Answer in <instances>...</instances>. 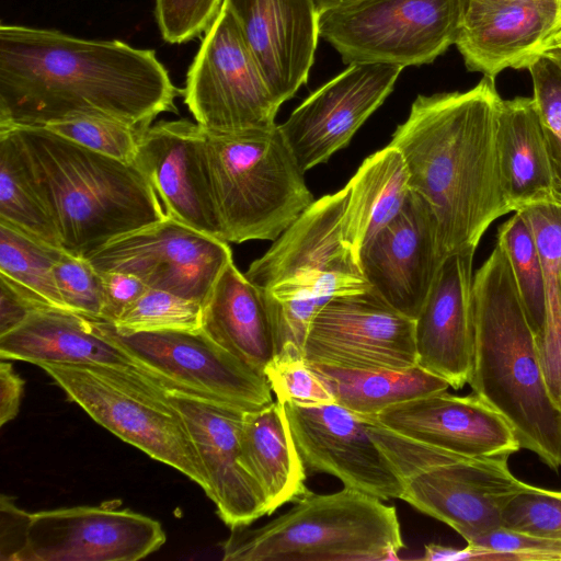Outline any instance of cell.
Segmentation results:
<instances>
[{"instance_id": "6da1fadb", "label": "cell", "mask_w": 561, "mask_h": 561, "mask_svg": "<svg viewBox=\"0 0 561 561\" xmlns=\"http://www.w3.org/2000/svg\"><path fill=\"white\" fill-rule=\"evenodd\" d=\"M178 94L153 50L0 25V128L102 116L145 130Z\"/></svg>"}, {"instance_id": "7a4b0ae2", "label": "cell", "mask_w": 561, "mask_h": 561, "mask_svg": "<svg viewBox=\"0 0 561 561\" xmlns=\"http://www.w3.org/2000/svg\"><path fill=\"white\" fill-rule=\"evenodd\" d=\"M494 79L465 92L419 95L389 142L405 162L410 190L431 206L444 252H476L512 211L501 171Z\"/></svg>"}, {"instance_id": "3957f363", "label": "cell", "mask_w": 561, "mask_h": 561, "mask_svg": "<svg viewBox=\"0 0 561 561\" xmlns=\"http://www.w3.org/2000/svg\"><path fill=\"white\" fill-rule=\"evenodd\" d=\"M471 311L468 385L472 393L506 419L522 448L558 470L561 467V411L547 389L537 334L499 238L473 274Z\"/></svg>"}, {"instance_id": "277c9868", "label": "cell", "mask_w": 561, "mask_h": 561, "mask_svg": "<svg viewBox=\"0 0 561 561\" xmlns=\"http://www.w3.org/2000/svg\"><path fill=\"white\" fill-rule=\"evenodd\" d=\"M0 129L13 135L28 178L69 254L85 257L167 216L154 188L134 163L85 148L46 127Z\"/></svg>"}, {"instance_id": "5b68a950", "label": "cell", "mask_w": 561, "mask_h": 561, "mask_svg": "<svg viewBox=\"0 0 561 561\" xmlns=\"http://www.w3.org/2000/svg\"><path fill=\"white\" fill-rule=\"evenodd\" d=\"M403 547L394 506L344 486L308 490L263 526L231 528L221 550L225 561H382Z\"/></svg>"}, {"instance_id": "8992f818", "label": "cell", "mask_w": 561, "mask_h": 561, "mask_svg": "<svg viewBox=\"0 0 561 561\" xmlns=\"http://www.w3.org/2000/svg\"><path fill=\"white\" fill-rule=\"evenodd\" d=\"M204 131L222 241H275L314 202L278 125Z\"/></svg>"}, {"instance_id": "52a82bcc", "label": "cell", "mask_w": 561, "mask_h": 561, "mask_svg": "<svg viewBox=\"0 0 561 561\" xmlns=\"http://www.w3.org/2000/svg\"><path fill=\"white\" fill-rule=\"evenodd\" d=\"M364 417L370 436L403 482L401 500L445 523L466 542L499 527L507 503L529 486L512 473L508 457L459 455Z\"/></svg>"}, {"instance_id": "ba28073f", "label": "cell", "mask_w": 561, "mask_h": 561, "mask_svg": "<svg viewBox=\"0 0 561 561\" xmlns=\"http://www.w3.org/2000/svg\"><path fill=\"white\" fill-rule=\"evenodd\" d=\"M351 186L314 201L253 261L245 277L279 302L320 310L334 297L370 289L360 263L363 247L350 208Z\"/></svg>"}, {"instance_id": "9c48e42d", "label": "cell", "mask_w": 561, "mask_h": 561, "mask_svg": "<svg viewBox=\"0 0 561 561\" xmlns=\"http://www.w3.org/2000/svg\"><path fill=\"white\" fill-rule=\"evenodd\" d=\"M98 424L151 458L188 477L208 494L207 476L168 389L115 369L39 364Z\"/></svg>"}, {"instance_id": "30bf717a", "label": "cell", "mask_w": 561, "mask_h": 561, "mask_svg": "<svg viewBox=\"0 0 561 561\" xmlns=\"http://www.w3.org/2000/svg\"><path fill=\"white\" fill-rule=\"evenodd\" d=\"M467 0H359L319 14V35L352 64L433 62L456 43Z\"/></svg>"}, {"instance_id": "8fae6325", "label": "cell", "mask_w": 561, "mask_h": 561, "mask_svg": "<svg viewBox=\"0 0 561 561\" xmlns=\"http://www.w3.org/2000/svg\"><path fill=\"white\" fill-rule=\"evenodd\" d=\"M183 95L206 131L229 134L276 126L282 103L225 3L188 68Z\"/></svg>"}, {"instance_id": "7c38bea8", "label": "cell", "mask_w": 561, "mask_h": 561, "mask_svg": "<svg viewBox=\"0 0 561 561\" xmlns=\"http://www.w3.org/2000/svg\"><path fill=\"white\" fill-rule=\"evenodd\" d=\"M94 329L168 390L194 394L243 412L273 402L267 378L228 353L201 330L122 333L92 320Z\"/></svg>"}, {"instance_id": "4fadbf2b", "label": "cell", "mask_w": 561, "mask_h": 561, "mask_svg": "<svg viewBox=\"0 0 561 561\" xmlns=\"http://www.w3.org/2000/svg\"><path fill=\"white\" fill-rule=\"evenodd\" d=\"M85 259L99 272L126 273L149 288L203 305L232 253L228 242L167 215L111 240Z\"/></svg>"}, {"instance_id": "5bb4252c", "label": "cell", "mask_w": 561, "mask_h": 561, "mask_svg": "<svg viewBox=\"0 0 561 561\" xmlns=\"http://www.w3.org/2000/svg\"><path fill=\"white\" fill-rule=\"evenodd\" d=\"M414 325L371 289L337 296L314 316L305 359L348 369H408L417 365Z\"/></svg>"}, {"instance_id": "9a60e30c", "label": "cell", "mask_w": 561, "mask_h": 561, "mask_svg": "<svg viewBox=\"0 0 561 561\" xmlns=\"http://www.w3.org/2000/svg\"><path fill=\"white\" fill-rule=\"evenodd\" d=\"M306 470L337 478L346 488L387 501L403 482L370 436L366 419L333 402L282 403Z\"/></svg>"}, {"instance_id": "2e32d148", "label": "cell", "mask_w": 561, "mask_h": 561, "mask_svg": "<svg viewBox=\"0 0 561 561\" xmlns=\"http://www.w3.org/2000/svg\"><path fill=\"white\" fill-rule=\"evenodd\" d=\"M161 524L112 503L31 513L21 561H135L165 542Z\"/></svg>"}, {"instance_id": "e0dca14e", "label": "cell", "mask_w": 561, "mask_h": 561, "mask_svg": "<svg viewBox=\"0 0 561 561\" xmlns=\"http://www.w3.org/2000/svg\"><path fill=\"white\" fill-rule=\"evenodd\" d=\"M446 257L434 211L413 191L401 210L368 238L359 252L370 289L412 320L420 314Z\"/></svg>"}, {"instance_id": "ac0fdd59", "label": "cell", "mask_w": 561, "mask_h": 561, "mask_svg": "<svg viewBox=\"0 0 561 561\" xmlns=\"http://www.w3.org/2000/svg\"><path fill=\"white\" fill-rule=\"evenodd\" d=\"M402 69L388 64L348 65L278 125L304 172L348 144L392 92Z\"/></svg>"}, {"instance_id": "d6986e66", "label": "cell", "mask_w": 561, "mask_h": 561, "mask_svg": "<svg viewBox=\"0 0 561 561\" xmlns=\"http://www.w3.org/2000/svg\"><path fill=\"white\" fill-rule=\"evenodd\" d=\"M154 188L165 214L221 240L205 150V131L186 119L146 128L133 162Z\"/></svg>"}, {"instance_id": "ffe728a7", "label": "cell", "mask_w": 561, "mask_h": 561, "mask_svg": "<svg viewBox=\"0 0 561 561\" xmlns=\"http://www.w3.org/2000/svg\"><path fill=\"white\" fill-rule=\"evenodd\" d=\"M168 400L183 419L204 466L217 515L231 529L268 514L265 495L241 460L243 411L178 390Z\"/></svg>"}, {"instance_id": "44dd1931", "label": "cell", "mask_w": 561, "mask_h": 561, "mask_svg": "<svg viewBox=\"0 0 561 561\" xmlns=\"http://www.w3.org/2000/svg\"><path fill=\"white\" fill-rule=\"evenodd\" d=\"M371 417L403 436L468 457H510L522 449L506 419L474 393L433 392Z\"/></svg>"}, {"instance_id": "7402d4cb", "label": "cell", "mask_w": 561, "mask_h": 561, "mask_svg": "<svg viewBox=\"0 0 561 561\" xmlns=\"http://www.w3.org/2000/svg\"><path fill=\"white\" fill-rule=\"evenodd\" d=\"M283 104L306 84L319 35L313 0H224Z\"/></svg>"}, {"instance_id": "603a6c76", "label": "cell", "mask_w": 561, "mask_h": 561, "mask_svg": "<svg viewBox=\"0 0 561 561\" xmlns=\"http://www.w3.org/2000/svg\"><path fill=\"white\" fill-rule=\"evenodd\" d=\"M560 27L558 0H510L492 5L467 2L455 45L468 70L495 79L506 68H527Z\"/></svg>"}, {"instance_id": "cb8c5ba5", "label": "cell", "mask_w": 561, "mask_h": 561, "mask_svg": "<svg viewBox=\"0 0 561 561\" xmlns=\"http://www.w3.org/2000/svg\"><path fill=\"white\" fill-rule=\"evenodd\" d=\"M474 253L445 259L414 320L417 365L456 390L468 383L471 370Z\"/></svg>"}, {"instance_id": "d4e9b609", "label": "cell", "mask_w": 561, "mask_h": 561, "mask_svg": "<svg viewBox=\"0 0 561 561\" xmlns=\"http://www.w3.org/2000/svg\"><path fill=\"white\" fill-rule=\"evenodd\" d=\"M0 358L37 366L43 363L102 366L164 387L99 333L91 319L58 309L35 310L15 329L0 335Z\"/></svg>"}, {"instance_id": "484cf974", "label": "cell", "mask_w": 561, "mask_h": 561, "mask_svg": "<svg viewBox=\"0 0 561 561\" xmlns=\"http://www.w3.org/2000/svg\"><path fill=\"white\" fill-rule=\"evenodd\" d=\"M202 331L260 375L275 356V334L264 290L233 261L217 277L202 305Z\"/></svg>"}, {"instance_id": "4316f807", "label": "cell", "mask_w": 561, "mask_h": 561, "mask_svg": "<svg viewBox=\"0 0 561 561\" xmlns=\"http://www.w3.org/2000/svg\"><path fill=\"white\" fill-rule=\"evenodd\" d=\"M497 142L512 211L539 205L561 206V188L533 98L501 100Z\"/></svg>"}, {"instance_id": "83f0119b", "label": "cell", "mask_w": 561, "mask_h": 561, "mask_svg": "<svg viewBox=\"0 0 561 561\" xmlns=\"http://www.w3.org/2000/svg\"><path fill=\"white\" fill-rule=\"evenodd\" d=\"M240 447L242 463L262 489L270 515L308 491L307 470L278 400L243 413Z\"/></svg>"}, {"instance_id": "f1b7e54d", "label": "cell", "mask_w": 561, "mask_h": 561, "mask_svg": "<svg viewBox=\"0 0 561 561\" xmlns=\"http://www.w3.org/2000/svg\"><path fill=\"white\" fill-rule=\"evenodd\" d=\"M308 365L323 380L335 403L364 416H375L394 404L449 388L447 381L419 365L401 370Z\"/></svg>"}, {"instance_id": "f546056e", "label": "cell", "mask_w": 561, "mask_h": 561, "mask_svg": "<svg viewBox=\"0 0 561 561\" xmlns=\"http://www.w3.org/2000/svg\"><path fill=\"white\" fill-rule=\"evenodd\" d=\"M520 211L533 230L541 257L546 322L538 347L547 389L561 410V206L539 205Z\"/></svg>"}, {"instance_id": "4dcf8cb0", "label": "cell", "mask_w": 561, "mask_h": 561, "mask_svg": "<svg viewBox=\"0 0 561 561\" xmlns=\"http://www.w3.org/2000/svg\"><path fill=\"white\" fill-rule=\"evenodd\" d=\"M348 185L352 218L364 242L401 210L411 191L404 159L390 145L368 157Z\"/></svg>"}, {"instance_id": "1f68e13d", "label": "cell", "mask_w": 561, "mask_h": 561, "mask_svg": "<svg viewBox=\"0 0 561 561\" xmlns=\"http://www.w3.org/2000/svg\"><path fill=\"white\" fill-rule=\"evenodd\" d=\"M64 251L0 220V277L39 309L68 311L54 275V265Z\"/></svg>"}, {"instance_id": "d6a6232c", "label": "cell", "mask_w": 561, "mask_h": 561, "mask_svg": "<svg viewBox=\"0 0 561 561\" xmlns=\"http://www.w3.org/2000/svg\"><path fill=\"white\" fill-rule=\"evenodd\" d=\"M0 220L61 248L55 222L34 188L11 131L0 129Z\"/></svg>"}, {"instance_id": "836d02e7", "label": "cell", "mask_w": 561, "mask_h": 561, "mask_svg": "<svg viewBox=\"0 0 561 561\" xmlns=\"http://www.w3.org/2000/svg\"><path fill=\"white\" fill-rule=\"evenodd\" d=\"M496 238L505 248L522 302L538 339L546 322L543 270L533 230L524 214L513 213L499 228Z\"/></svg>"}, {"instance_id": "e575fe53", "label": "cell", "mask_w": 561, "mask_h": 561, "mask_svg": "<svg viewBox=\"0 0 561 561\" xmlns=\"http://www.w3.org/2000/svg\"><path fill=\"white\" fill-rule=\"evenodd\" d=\"M202 309L197 301L148 287L112 324L122 333L201 330Z\"/></svg>"}, {"instance_id": "d590c367", "label": "cell", "mask_w": 561, "mask_h": 561, "mask_svg": "<svg viewBox=\"0 0 561 561\" xmlns=\"http://www.w3.org/2000/svg\"><path fill=\"white\" fill-rule=\"evenodd\" d=\"M102 154L133 163L144 130L102 116H80L45 126Z\"/></svg>"}, {"instance_id": "8d00e7d4", "label": "cell", "mask_w": 561, "mask_h": 561, "mask_svg": "<svg viewBox=\"0 0 561 561\" xmlns=\"http://www.w3.org/2000/svg\"><path fill=\"white\" fill-rule=\"evenodd\" d=\"M500 526L551 539H561V491L529 484L501 514Z\"/></svg>"}, {"instance_id": "74e56055", "label": "cell", "mask_w": 561, "mask_h": 561, "mask_svg": "<svg viewBox=\"0 0 561 561\" xmlns=\"http://www.w3.org/2000/svg\"><path fill=\"white\" fill-rule=\"evenodd\" d=\"M58 290L69 312L102 320L104 287L102 274L82 256L64 251L54 265Z\"/></svg>"}, {"instance_id": "f35d334b", "label": "cell", "mask_w": 561, "mask_h": 561, "mask_svg": "<svg viewBox=\"0 0 561 561\" xmlns=\"http://www.w3.org/2000/svg\"><path fill=\"white\" fill-rule=\"evenodd\" d=\"M540 121L546 134L557 180L561 188V69L540 55L527 67Z\"/></svg>"}, {"instance_id": "ab89813d", "label": "cell", "mask_w": 561, "mask_h": 561, "mask_svg": "<svg viewBox=\"0 0 561 561\" xmlns=\"http://www.w3.org/2000/svg\"><path fill=\"white\" fill-rule=\"evenodd\" d=\"M224 0H156V18L162 38L181 44L205 33L216 20Z\"/></svg>"}, {"instance_id": "60d3db41", "label": "cell", "mask_w": 561, "mask_h": 561, "mask_svg": "<svg viewBox=\"0 0 561 561\" xmlns=\"http://www.w3.org/2000/svg\"><path fill=\"white\" fill-rule=\"evenodd\" d=\"M265 377L280 402L325 404L335 402L323 380L309 367L306 359L274 358L265 369Z\"/></svg>"}, {"instance_id": "b9f144b4", "label": "cell", "mask_w": 561, "mask_h": 561, "mask_svg": "<svg viewBox=\"0 0 561 561\" xmlns=\"http://www.w3.org/2000/svg\"><path fill=\"white\" fill-rule=\"evenodd\" d=\"M467 543L491 549L502 554L503 561H561V539L534 536L502 526Z\"/></svg>"}, {"instance_id": "7bdbcfd3", "label": "cell", "mask_w": 561, "mask_h": 561, "mask_svg": "<svg viewBox=\"0 0 561 561\" xmlns=\"http://www.w3.org/2000/svg\"><path fill=\"white\" fill-rule=\"evenodd\" d=\"M31 513L19 507L14 497H0V560L21 561L26 547Z\"/></svg>"}, {"instance_id": "ee69618b", "label": "cell", "mask_w": 561, "mask_h": 561, "mask_svg": "<svg viewBox=\"0 0 561 561\" xmlns=\"http://www.w3.org/2000/svg\"><path fill=\"white\" fill-rule=\"evenodd\" d=\"M104 287L102 320L113 323L148 288L139 278L121 272H100Z\"/></svg>"}, {"instance_id": "f6af8a7d", "label": "cell", "mask_w": 561, "mask_h": 561, "mask_svg": "<svg viewBox=\"0 0 561 561\" xmlns=\"http://www.w3.org/2000/svg\"><path fill=\"white\" fill-rule=\"evenodd\" d=\"M38 309L28 297L0 277V335L15 329Z\"/></svg>"}, {"instance_id": "bcb514c9", "label": "cell", "mask_w": 561, "mask_h": 561, "mask_svg": "<svg viewBox=\"0 0 561 561\" xmlns=\"http://www.w3.org/2000/svg\"><path fill=\"white\" fill-rule=\"evenodd\" d=\"M22 379L8 359L0 363V426L12 421L19 413L24 389Z\"/></svg>"}, {"instance_id": "7dc6e473", "label": "cell", "mask_w": 561, "mask_h": 561, "mask_svg": "<svg viewBox=\"0 0 561 561\" xmlns=\"http://www.w3.org/2000/svg\"><path fill=\"white\" fill-rule=\"evenodd\" d=\"M420 559L426 561H503V557L500 553L474 543H467V546L461 549L438 543H428L424 546V553Z\"/></svg>"}, {"instance_id": "c3c4849f", "label": "cell", "mask_w": 561, "mask_h": 561, "mask_svg": "<svg viewBox=\"0 0 561 561\" xmlns=\"http://www.w3.org/2000/svg\"><path fill=\"white\" fill-rule=\"evenodd\" d=\"M359 0H313L319 14L327 10L345 7Z\"/></svg>"}, {"instance_id": "681fc988", "label": "cell", "mask_w": 561, "mask_h": 561, "mask_svg": "<svg viewBox=\"0 0 561 561\" xmlns=\"http://www.w3.org/2000/svg\"><path fill=\"white\" fill-rule=\"evenodd\" d=\"M542 55L554 61L561 69V46H549L542 51Z\"/></svg>"}, {"instance_id": "f907efd6", "label": "cell", "mask_w": 561, "mask_h": 561, "mask_svg": "<svg viewBox=\"0 0 561 561\" xmlns=\"http://www.w3.org/2000/svg\"><path fill=\"white\" fill-rule=\"evenodd\" d=\"M506 1H510V0H467V2L469 4H474V5H492V4H497V3H502V2H506Z\"/></svg>"}, {"instance_id": "816d5d0a", "label": "cell", "mask_w": 561, "mask_h": 561, "mask_svg": "<svg viewBox=\"0 0 561 561\" xmlns=\"http://www.w3.org/2000/svg\"><path fill=\"white\" fill-rule=\"evenodd\" d=\"M549 46H561V27L560 30L557 32V34L554 35V37L552 38L551 43ZM548 46V47H549Z\"/></svg>"}, {"instance_id": "f5cc1de1", "label": "cell", "mask_w": 561, "mask_h": 561, "mask_svg": "<svg viewBox=\"0 0 561 561\" xmlns=\"http://www.w3.org/2000/svg\"><path fill=\"white\" fill-rule=\"evenodd\" d=\"M559 1V4H560V8H561V0H558Z\"/></svg>"}]
</instances>
